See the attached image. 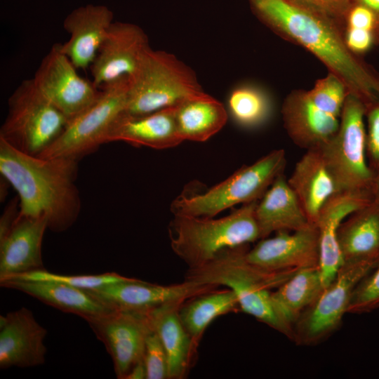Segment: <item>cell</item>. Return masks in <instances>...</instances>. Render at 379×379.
I'll use <instances>...</instances> for the list:
<instances>
[{"instance_id":"6da1fadb","label":"cell","mask_w":379,"mask_h":379,"mask_svg":"<svg viewBox=\"0 0 379 379\" xmlns=\"http://www.w3.org/2000/svg\"><path fill=\"white\" fill-rule=\"evenodd\" d=\"M248 1L262 22L314 55L366 108L379 99V72L349 49L334 20L297 0Z\"/></svg>"},{"instance_id":"7a4b0ae2","label":"cell","mask_w":379,"mask_h":379,"mask_svg":"<svg viewBox=\"0 0 379 379\" xmlns=\"http://www.w3.org/2000/svg\"><path fill=\"white\" fill-rule=\"evenodd\" d=\"M77 161L28 154L0 138V172L18 194L19 215L45 217L54 232L68 229L80 211Z\"/></svg>"},{"instance_id":"3957f363","label":"cell","mask_w":379,"mask_h":379,"mask_svg":"<svg viewBox=\"0 0 379 379\" xmlns=\"http://www.w3.org/2000/svg\"><path fill=\"white\" fill-rule=\"evenodd\" d=\"M247 250L246 245L225 249L202 266L189 269L185 279L226 286L236 295L241 310L293 340V328L277 312L272 291L298 270H265L248 261Z\"/></svg>"},{"instance_id":"277c9868","label":"cell","mask_w":379,"mask_h":379,"mask_svg":"<svg viewBox=\"0 0 379 379\" xmlns=\"http://www.w3.org/2000/svg\"><path fill=\"white\" fill-rule=\"evenodd\" d=\"M258 201L243 204L221 218L174 215L169 228L173 251L191 269L202 266L225 249L260 239Z\"/></svg>"},{"instance_id":"5b68a950","label":"cell","mask_w":379,"mask_h":379,"mask_svg":"<svg viewBox=\"0 0 379 379\" xmlns=\"http://www.w3.org/2000/svg\"><path fill=\"white\" fill-rule=\"evenodd\" d=\"M204 93L191 67L171 53L150 48L129 78L124 114L141 115L175 107Z\"/></svg>"},{"instance_id":"8992f818","label":"cell","mask_w":379,"mask_h":379,"mask_svg":"<svg viewBox=\"0 0 379 379\" xmlns=\"http://www.w3.org/2000/svg\"><path fill=\"white\" fill-rule=\"evenodd\" d=\"M286 153L274 149L204 193L180 196L171 206L174 215L213 218L238 204L258 201L274 180L284 173Z\"/></svg>"},{"instance_id":"52a82bcc","label":"cell","mask_w":379,"mask_h":379,"mask_svg":"<svg viewBox=\"0 0 379 379\" xmlns=\"http://www.w3.org/2000/svg\"><path fill=\"white\" fill-rule=\"evenodd\" d=\"M366 107L349 94L336 133L319 147L339 191L372 194L375 175L367 158Z\"/></svg>"},{"instance_id":"ba28073f","label":"cell","mask_w":379,"mask_h":379,"mask_svg":"<svg viewBox=\"0 0 379 379\" xmlns=\"http://www.w3.org/2000/svg\"><path fill=\"white\" fill-rule=\"evenodd\" d=\"M68 119L36 88L23 80L8 100V114L0 138L20 151L39 155L61 134Z\"/></svg>"},{"instance_id":"9c48e42d","label":"cell","mask_w":379,"mask_h":379,"mask_svg":"<svg viewBox=\"0 0 379 379\" xmlns=\"http://www.w3.org/2000/svg\"><path fill=\"white\" fill-rule=\"evenodd\" d=\"M100 88L98 99L69 120L58 138L39 157L79 159L107 143L112 126L125 112L129 77H121Z\"/></svg>"},{"instance_id":"30bf717a","label":"cell","mask_w":379,"mask_h":379,"mask_svg":"<svg viewBox=\"0 0 379 379\" xmlns=\"http://www.w3.org/2000/svg\"><path fill=\"white\" fill-rule=\"evenodd\" d=\"M377 259L343 261L333 279L295 322L293 341L298 345L314 346L337 331L354 286Z\"/></svg>"},{"instance_id":"8fae6325","label":"cell","mask_w":379,"mask_h":379,"mask_svg":"<svg viewBox=\"0 0 379 379\" xmlns=\"http://www.w3.org/2000/svg\"><path fill=\"white\" fill-rule=\"evenodd\" d=\"M77 69L57 43L44 57L32 78L39 91L68 121L91 106L101 93Z\"/></svg>"},{"instance_id":"7c38bea8","label":"cell","mask_w":379,"mask_h":379,"mask_svg":"<svg viewBox=\"0 0 379 379\" xmlns=\"http://www.w3.org/2000/svg\"><path fill=\"white\" fill-rule=\"evenodd\" d=\"M147 312L112 310L85 320L105 346L119 379H125L143 360L146 338L152 330Z\"/></svg>"},{"instance_id":"4fadbf2b","label":"cell","mask_w":379,"mask_h":379,"mask_svg":"<svg viewBox=\"0 0 379 379\" xmlns=\"http://www.w3.org/2000/svg\"><path fill=\"white\" fill-rule=\"evenodd\" d=\"M217 287L185 280L171 285H159L130 278L93 289H84L112 310L147 312L171 302H185Z\"/></svg>"},{"instance_id":"5bb4252c","label":"cell","mask_w":379,"mask_h":379,"mask_svg":"<svg viewBox=\"0 0 379 379\" xmlns=\"http://www.w3.org/2000/svg\"><path fill=\"white\" fill-rule=\"evenodd\" d=\"M150 48L148 36L140 27L113 22L90 67L93 84L99 88L121 77H131Z\"/></svg>"},{"instance_id":"9a60e30c","label":"cell","mask_w":379,"mask_h":379,"mask_svg":"<svg viewBox=\"0 0 379 379\" xmlns=\"http://www.w3.org/2000/svg\"><path fill=\"white\" fill-rule=\"evenodd\" d=\"M246 257L265 270L281 272L319 267V232L316 224L290 233L281 231L261 239Z\"/></svg>"},{"instance_id":"2e32d148","label":"cell","mask_w":379,"mask_h":379,"mask_svg":"<svg viewBox=\"0 0 379 379\" xmlns=\"http://www.w3.org/2000/svg\"><path fill=\"white\" fill-rule=\"evenodd\" d=\"M47 331L31 310L22 307L0 316V368L41 365L45 361Z\"/></svg>"},{"instance_id":"e0dca14e","label":"cell","mask_w":379,"mask_h":379,"mask_svg":"<svg viewBox=\"0 0 379 379\" xmlns=\"http://www.w3.org/2000/svg\"><path fill=\"white\" fill-rule=\"evenodd\" d=\"M281 114L284 126L292 141L307 149L319 148L338 131L340 117L318 107L308 91H292L285 98Z\"/></svg>"},{"instance_id":"ac0fdd59","label":"cell","mask_w":379,"mask_h":379,"mask_svg":"<svg viewBox=\"0 0 379 379\" xmlns=\"http://www.w3.org/2000/svg\"><path fill=\"white\" fill-rule=\"evenodd\" d=\"M113 22L112 12L105 6L86 5L74 10L64 20L69 39L62 51L77 69L91 67Z\"/></svg>"},{"instance_id":"d6986e66","label":"cell","mask_w":379,"mask_h":379,"mask_svg":"<svg viewBox=\"0 0 379 379\" xmlns=\"http://www.w3.org/2000/svg\"><path fill=\"white\" fill-rule=\"evenodd\" d=\"M372 201L370 192H338L321 208L316 225L319 232V268L324 287L333 279L343 262L338 241L340 224L350 214Z\"/></svg>"},{"instance_id":"ffe728a7","label":"cell","mask_w":379,"mask_h":379,"mask_svg":"<svg viewBox=\"0 0 379 379\" xmlns=\"http://www.w3.org/2000/svg\"><path fill=\"white\" fill-rule=\"evenodd\" d=\"M48 228L45 217L18 214L8 236L0 242V281L24 273L45 269L41 247Z\"/></svg>"},{"instance_id":"44dd1931","label":"cell","mask_w":379,"mask_h":379,"mask_svg":"<svg viewBox=\"0 0 379 379\" xmlns=\"http://www.w3.org/2000/svg\"><path fill=\"white\" fill-rule=\"evenodd\" d=\"M114 141L157 149L178 145L183 140L177 126L175 106L141 115L123 114L107 135V143Z\"/></svg>"},{"instance_id":"7402d4cb","label":"cell","mask_w":379,"mask_h":379,"mask_svg":"<svg viewBox=\"0 0 379 379\" xmlns=\"http://www.w3.org/2000/svg\"><path fill=\"white\" fill-rule=\"evenodd\" d=\"M288 182L312 224L317 223L327 201L340 192L319 148L307 150L296 163Z\"/></svg>"},{"instance_id":"603a6c76","label":"cell","mask_w":379,"mask_h":379,"mask_svg":"<svg viewBox=\"0 0 379 379\" xmlns=\"http://www.w3.org/2000/svg\"><path fill=\"white\" fill-rule=\"evenodd\" d=\"M260 239L273 232H294L310 222L284 173L272 182L255 208Z\"/></svg>"},{"instance_id":"cb8c5ba5","label":"cell","mask_w":379,"mask_h":379,"mask_svg":"<svg viewBox=\"0 0 379 379\" xmlns=\"http://www.w3.org/2000/svg\"><path fill=\"white\" fill-rule=\"evenodd\" d=\"M183 302H167L147 312L151 326L167 354L168 379L185 377L197 348L180 318L179 309Z\"/></svg>"},{"instance_id":"d4e9b609","label":"cell","mask_w":379,"mask_h":379,"mask_svg":"<svg viewBox=\"0 0 379 379\" xmlns=\"http://www.w3.org/2000/svg\"><path fill=\"white\" fill-rule=\"evenodd\" d=\"M0 285L21 291L57 310L78 315L84 320L112 311L86 290L59 282L9 279L0 281Z\"/></svg>"},{"instance_id":"484cf974","label":"cell","mask_w":379,"mask_h":379,"mask_svg":"<svg viewBox=\"0 0 379 379\" xmlns=\"http://www.w3.org/2000/svg\"><path fill=\"white\" fill-rule=\"evenodd\" d=\"M343 261L376 260L379 257V205L373 201L355 211L338 230Z\"/></svg>"},{"instance_id":"4316f807","label":"cell","mask_w":379,"mask_h":379,"mask_svg":"<svg viewBox=\"0 0 379 379\" xmlns=\"http://www.w3.org/2000/svg\"><path fill=\"white\" fill-rule=\"evenodd\" d=\"M175 117L183 141L204 142L224 127L228 114L222 102L204 93L175 106Z\"/></svg>"},{"instance_id":"83f0119b","label":"cell","mask_w":379,"mask_h":379,"mask_svg":"<svg viewBox=\"0 0 379 379\" xmlns=\"http://www.w3.org/2000/svg\"><path fill=\"white\" fill-rule=\"evenodd\" d=\"M319 267L301 269L272 291V299L281 319L293 328L296 320L324 288Z\"/></svg>"},{"instance_id":"f1b7e54d","label":"cell","mask_w":379,"mask_h":379,"mask_svg":"<svg viewBox=\"0 0 379 379\" xmlns=\"http://www.w3.org/2000/svg\"><path fill=\"white\" fill-rule=\"evenodd\" d=\"M187 301L180 306L179 315L196 346L206 328L215 318L240 309L236 295L230 288L213 290Z\"/></svg>"},{"instance_id":"f546056e","label":"cell","mask_w":379,"mask_h":379,"mask_svg":"<svg viewBox=\"0 0 379 379\" xmlns=\"http://www.w3.org/2000/svg\"><path fill=\"white\" fill-rule=\"evenodd\" d=\"M228 107L231 116L240 126L254 128L263 124L270 117L272 102L261 88L244 84L230 93Z\"/></svg>"},{"instance_id":"4dcf8cb0","label":"cell","mask_w":379,"mask_h":379,"mask_svg":"<svg viewBox=\"0 0 379 379\" xmlns=\"http://www.w3.org/2000/svg\"><path fill=\"white\" fill-rule=\"evenodd\" d=\"M9 279L55 281L81 289H93L109 284L126 281L130 277H126L115 272H107L101 274L66 275L53 273L43 269L16 275L5 279Z\"/></svg>"},{"instance_id":"1f68e13d","label":"cell","mask_w":379,"mask_h":379,"mask_svg":"<svg viewBox=\"0 0 379 379\" xmlns=\"http://www.w3.org/2000/svg\"><path fill=\"white\" fill-rule=\"evenodd\" d=\"M307 91L318 107L338 117H340L344 103L350 94L345 84L331 72L317 80Z\"/></svg>"},{"instance_id":"d6a6232c","label":"cell","mask_w":379,"mask_h":379,"mask_svg":"<svg viewBox=\"0 0 379 379\" xmlns=\"http://www.w3.org/2000/svg\"><path fill=\"white\" fill-rule=\"evenodd\" d=\"M379 307V257L354 286L347 313L363 314Z\"/></svg>"},{"instance_id":"836d02e7","label":"cell","mask_w":379,"mask_h":379,"mask_svg":"<svg viewBox=\"0 0 379 379\" xmlns=\"http://www.w3.org/2000/svg\"><path fill=\"white\" fill-rule=\"evenodd\" d=\"M143 362L146 379H168L167 354L159 335L152 328L146 338Z\"/></svg>"},{"instance_id":"e575fe53","label":"cell","mask_w":379,"mask_h":379,"mask_svg":"<svg viewBox=\"0 0 379 379\" xmlns=\"http://www.w3.org/2000/svg\"><path fill=\"white\" fill-rule=\"evenodd\" d=\"M367 158L371 168L379 169V99L370 105L366 112Z\"/></svg>"},{"instance_id":"d590c367","label":"cell","mask_w":379,"mask_h":379,"mask_svg":"<svg viewBox=\"0 0 379 379\" xmlns=\"http://www.w3.org/2000/svg\"><path fill=\"white\" fill-rule=\"evenodd\" d=\"M324 14L337 22L342 27L345 17L354 4V0H297Z\"/></svg>"},{"instance_id":"8d00e7d4","label":"cell","mask_w":379,"mask_h":379,"mask_svg":"<svg viewBox=\"0 0 379 379\" xmlns=\"http://www.w3.org/2000/svg\"><path fill=\"white\" fill-rule=\"evenodd\" d=\"M345 27L373 31L375 33L376 37L379 31L374 13L366 6L356 3L352 5L345 17L343 29Z\"/></svg>"},{"instance_id":"74e56055","label":"cell","mask_w":379,"mask_h":379,"mask_svg":"<svg viewBox=\"0 0 379 379\" xmlns=\"http://www.w3.org/2000/svg\"><path fill=\"white\" fill-rule=\"evenodd\" d=\"M343 36L349 49L359 55L365 53L376 44V35L373 31L345 27Z\"/></svg>"},{"instance_id":"f35d334b","label":"cell","mask_w":379,"mask_h":379,"mask_svg":"<svg viewBox=\"0 0 379 379\" xmlns=\"http://www.w3.org/2000/svg\"><path fill=\"white\" fill-rule=\"evenodd\" d=\"M19 199L15 198L5 208L0 218V242L9 234L19 214L18 212Z\"/></svg>"},{"instance_id":"ab89813d","label":"cell","mask_w":379,"mask_h":379,"mask_svg":"<svg viewBox=\"0 0 379 379\" xmlns=\"http://www.w3.org/2000/svg\"><path fill=\"white\" fill-rule=\"evenodd\" d=\"M146 368L143 360L135 364L126 375L125 379H146Z\"/></svg>"},{"instance_id":"60d3db41","label":"cell","mask_w":379,"mask_h":379,"mask_svg":"<svg viewBox=\"0 0 379 379\" xmlns=\"http://www.w3.org/2000/svg\"><path fill=\"white\" fill-rule=\"evenodd\" d=\"M354 2L369 8L374 13L379 26V0H354Z\"/></svg>"},{"instance_id":"b9f144b4","label":"cell","mask_w":379,"mask_h":379,"mask_svg":"<svg viewBox=\"0 0 379 379\" xmlns=\"http://www.w3.org/2000/svg\"><path fill=\"white\" fill-rule=\"evenodd\" d=\"M373 201L379 205V169L375 172L372 187Z\"/></svg>"},{"instance_id":"7bdbcfd3","label":"cell","mask_w":379,"mask_h":379,"mask_svg":"<svg viewBox=\"0 0 379 379\" xmlns=\"http://www.w3.org/2000/svg\"><path fill=\"white\" fill-rule=\"evenodd\" d=\"M376 44H378L379 45V32L377 34V37H376Z\"/></svg>"}]
</instances>
